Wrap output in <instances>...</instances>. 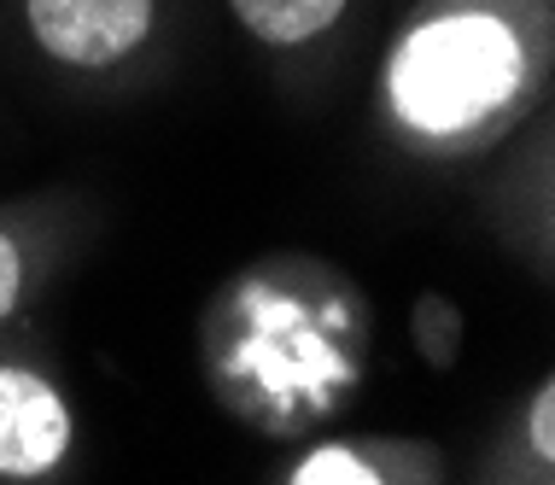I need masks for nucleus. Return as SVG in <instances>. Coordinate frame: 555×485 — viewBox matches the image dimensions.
<instances>
[{
    "instance_id": "1",
    "label": "nucleus",
    "mask_w": 555,
    "mask_h": 485,
    "mask_svg": "<svg viewBox=\"0 0 555 485\" xmlns=\"http://www.w3.org/2000/svg\"><path fill=\"white\" fill-rule=\"evenodd\" d=\"M555 88V7L422 0L380 65V112L422 158H479Z\"/></svg>"
},
{
    "instance_id": "2",
    "label": "nucleus",
    "mask_w": 555,
    "mask_h": 485,
    "mask_svg": "<svg viewBox=\"0 0 555 485\" xmlns=\"http://www.w3.org/2000/svg\"><path fill=\"white\" fill-rule=\"evenodd\" d=\"M0 18L59 94L124 100L176 65L193 0H0Z\"/></svg>"
},
{
    "instance_id": "3",
    "label": "nucleus",
    "mask_w": 555,
    "mask_h": 485,
    "mask_svg": "<svg viewBox=\"0 0 555 485\" xmlns=\"http://www.w3.org/2000/svg\"><path fill=\"white\" fill-rule=\"evenodd\" d=\"M77 409L59 386L36 328L0 333V485H48L77 462Z\"/></svg>"
},
{
    "instance_id": "4",
    "label": "nucleus",
    "mask_w": 555,
    "mask_h": 485,
    "mask_svg": "<svg viewBox=\"0 0 555 485\" xmlns=\"http://www.w3.org/2000/svg\"><path fill=\"white\" fill-rule=\"evenodd\" d=\"M88 229L94 217L70 193H24L0 205V333L29 322V310L77 264Z\"/></svg>"
},
{
    "instance_id": "5",
    "label": "nucleus",
    "mask_w": 555,
    "mask_h": 485,
    "mask_svg": "<svg viewBox=\"0 0 555 485\" xmlns=\"http://www.w3.org/2000/svg\"><path fill=\"white\" fill-rule=\"evenodd\" d=\"M222 12L275 71H298L334 53L357 0H222Z\"/></svg>"
},
{
    "instance_id": "6",
    "label": "nucleus",
    "mask_w": 555,
    "mask_h": 485,
    "mask_svg": "<svg viewBox=\"0 0 555 485\" xmlns=\"http://www.w3.org/2000/svg\"><path fill=\"white\" fill-rule=\"evenodd\" d=\"M503 205L515 210V234L544 257V269H555V124L527 146L520 170H508Z\"/></svg>"
},
{
    "instance_id": "7",
    "label": "nucleus",
    "mask_w": 555,
    "mask_h": 485,
    "mask_svg": "<svg viewBox=\"0 0 555 485\" xmlns=\"http://www.w3.org/2000/svg\"><path fill=\"white\" fill-rule=\"evenodd\" d=\"M491 480H555V374L532 392L503 445L491 450Z\"/></svg>"
},
{
    "instance_id": "8",
    "label": "nucleus",
    "mask_w": 555,
    "mask_h": 485,
    "mask_svg": "<svg viewBox=\"0 0 555 485\" xmlns=\"http://www.w3.org/2000/svg\"><path fill=\"white\" fill-rule=\"evenodd\" d=\"M281 480L287 485H374V480H398V474H386V462L369 457V450L317 445V450H305L298 462L281 468Z\"/></svg>"
},
{
    "instance_id": "9",
    "label": "nucleus",
    "mask_w": 555,
    "mask_h": 485,
    "mask_svg": "<svg viewBox=\"0 0 555 485\" xmlns=\"http://www.w3.org/2000/svg\"><path fill=\"white\" fill-rule=\"evenodd\" d=\"M544 7H555V0H544Z\"/></svg>"
}]
</instances>
